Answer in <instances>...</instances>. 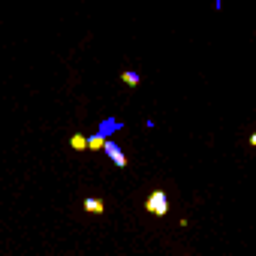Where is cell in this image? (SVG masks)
<instances>
[{
	"label": "cell",
	"mask_w": 256,
	"mask_h": 256,
	"mask_svg": "<svg viewBox=\"0 0 256 256\" xmlns=\"http://www.w3.org/2000/svg\"><path fill=\"white\" fill-rule=\"evenodd\" d=\"M102 145H106V139L96 133V136H88V151H102Z\"/></svg>",
	"instance_id": "7"
},
{
	"label": "cell",
	"mask_w": 256,
	"mask_h": 256,
	"mask_svg": "<svg viewBox=\"0 0 256 256\" xmlns=\"http://www.w3.org/2000/svg\"><path fill=\"white\" fill-rule=\"evenodd\" d=\"M120 82H124V84H130V88H139V84H142V76L133 72V70H124V72H120Z\"/></svg>",
	"instance_id": "5"
},
{
	"label": "cell",
	"mask_w": 256,
	"mask_h": 256,
	"mask_svg": "<svg viewBox=\"0 0 256 256\" xmlns=\"http://www.w3.org/2000/svg\"><path fill=\"white\" fill-rule=\"evenodd\" d=\"M82 208H84L88 214H102V211H106V202L96 199V196H88V199L82 202Z\"/></svg>",
	"instance_id": "4"
},
{
	"label": "cell",
	"mask_w": 256,
	"mask_h": 256,
	"mask_svg": "<svg viewBox=\"0 0 256 256\" xmlns=\"http://www.w3.org/2000/svg\"><path fill=\"white\" fill-rule=\"evenodd\" d=\"M102 151H106V157L118 166V169H124L126 163H130V160H126V154L120 151V145L118 142H112V139H106V145H102Z\"/></svg>",
	"instance_id": "2"
},
{
	"label": "cell",
	"mask_w": 256,
	"mask_h": 256,
	"mask_svg": "<svg viewBox=\"0 0 256 256\" xmlns=\"http://www.w3.org/2000/svg\"><path fill=\"white\" fill-rule=\"evenodd\" d=\"M250 145H253V148H256V133H253V136H250Z\"/></svg>",
	"instance_id": "8"
},
{
	"label": "cell",
	"mask_w": 256,
	"mask_h": 256,
	"mask_svg": "<svg viewBox=\"0 0 256 256\" xmlns=\"http://www.w3.org/2000/svg\"><path fill=\"white\" fill-rule=\"evenodd\" d=\"M70 148H76V151H88V136H82V133L70 136Z\"/></svg>",
	"instance_id": "6"
},
{
	"label": "cell",
	"mask_w": 256,
	"mask_h": 256,
	"mask_svg": "<svg viewBox=\"0 0 256 256\" xmlns=\"http://www.w3.org/2000/svg\"><path fill=\"white\" fill-rule=\"evenodd\" d=\"M120 126H124L120 120H114V118H106V120L100 124V136H102V139H108L112 133H118V130H120Z\"/></svg>",
	"instance_id": "3"
},
{
	"label": "cell",
	"mask_w": 256,
	"mask_h": 256,
	"mask_svg": "<svg viewBox=\"0 0 256 256\" xmlns=\"http://www.w3.org/2000/svg\"><path fill=\"white\" fill-rule=\"evenodd\" d=\"M145 211L154 214V217H166L169 214V196L163 190H154L148 199H145Z\"/></svg>",
	"instance_id": "1"
}]
</instances>
